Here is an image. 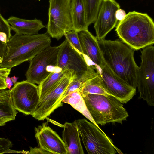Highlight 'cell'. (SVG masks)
Returning <instances> with one entry per match:
<instances>
[{
  "instance_id": "9c48e42d",
  "label": "cell",
  "mask_w": 154,
  "mask_h": 154,
  "mask_svg": "<svg viewBox=\"0 0 154 154\" xmlns=\"http://www.w3.org/2000/svg\"><path fill=\"white\" fill-rule=\"evenodd\" d=\"M60 45L48 46L30 61L25 76L28 81L39 85L51 72L53 66H56Z\"/></svg>"
},
{
  "instance_id": "8992f818",
  "label": "cell",
  "mask_w": 154,
  "mask_h": 154,
  "mask_svg": "<svg viewBox=\"0 0 154 154\" xmlns=\"http://www.w3.org/2000/svg\"><path fill=\"white\" fill-rule=\"evenodd\" d=\"M87 59L66 39L60 45L57 66L70 71L75 78L83 82L97 73L96 68Z\"/></svg>"
},
{
  "instance_id": "ba28073f",
  "label": "cell",
  "mask_w": 154,
  "mask_h": 154,
  "mask_svg": "<svg viewBox=\"0 0 154 154\" xmlns=\"http://www.w3.org/2000/svg\"><path fill=\"white\" fill-rule=\"evenodd\" d=\"M71 0H49L47 32L60 40L65 33L73 30L70 12Z\"/></svg>"
},
{
  "instance_id": "277c9868",
  "label": "cell",
  "mask_w": 154,
  "mask_h": 154,
  "mask_svg": "<svg viewBox=\"0 0 154 154\" xmlns=\"http://www.w3.org/2000/svg\"><path fill=\"white\" fill-rule=\"evenodd\" d=\"M82 96L88 112L97 125L114 122L122 124L129 116L122 103L112 96L89 94Z\"/></svg>"
},
{
  "instance_id": "5b68a950",
  "label": "cell",
  "mask_w": 154,
  "mask_h": 154,
  "mask_svg": "<svg viewBox=\"0 0 154 154\" xmlns=\"http://www.w3.org/2000/svg\"><path fill=\"white\" fill-rule=\"evenodd\" d=\"M79 135L89 154L122 153L99 127L85 119L75 120Z\"/></svg>"
},
{
  "instance_id": "5bb4252c",
  "label": "cell",
  "mask_w": 154,
  "mask_h": 154,
  "mask_svg": "<svg viewBox=\"0 0 154 154\" xmlns=\"http://www.w3.org/2000/svg\"><path fill=\"white\" fill-rule=\"evenodd\" d=\"M35 131L39 147L52 154H68L62 139L46 122L35 127Z\"/></svg>"
},
{
  "instance_id": "4dcf8cb0",
  "label": "cell",
  "mask_w": 154,
  "mask_h": 154,
  "mask_svg": "<svg viewBox=\"0 0 154 154\" xmlns=\"http://www.w3.org/2000/svg\"><path fill=\"white\" fill-rule=\"evenodd\" d=\"M6 83L7 88L9 89H10L13 84L11 78L8 76L7 77L6 79Z\"/></svg>"
},
{
  "instance_id": "4fadbf2b",
  "label": "cell",
  "mask_w": 154,
  "mask_h": 154,
  "mask_svg": "<svg viewBox=\"0 0 154 154\" xmlns=\"http://www.w3.org/2000/svg\"><path fill=\"white\" fill-rule=\"evenodd\" d=\"M120 8L115 0H103L94 22V28L97 40L104 39L107 35L116 26L118 22L116 11Z\"/></svg>"
},
{
  "instance_id": "d6a6232c",
  "label": "cell",
  "mask_w": 154,
  "mask_h": 154,
  "mask_svg": "<svg viewBox=\"0 0 154 154\" xmlns=\"http://www.w3.org/2000/svg\"><path fill=\"white\" fill-rule=\"evenodd\" d=\"M11 78L13 83L14 84H15L17 82V78L15 76H14L11 77Z\"/></svg>"
},
{
  "instance_id": "cb8c5ba5",
  "label": "cell",
  "mask_w": 154,
  "mask_h": 154,
  "mask_svg": "<svg viewBox=\"0 0 154 154\" xmlns=\"http://www.w3.org/2000/svg\"><path fill=\"white\" fill-rule=\"evenodd\" d=\"M103 0H82L84 6L86 21L88 26L95 22Z\"/></svg>"
},
{
  "instance_id": "9a60e30c",
  "label": "cell",
  "mask_w": 154,
  "mask_h": 154,
  "mask_svg": "<svg viewBox=\"0 0 154 154\" xmlns=\"http://www.w3.org/2000/svg\"><path fill=\"white\" fill-rule=\"evenodd\" d=\"M78 36L83 54L100 72L106 63L97 39L88 29L79 32Z\"/></svg>"
},
{
  "instance_id": "3957f363",
  "label": "cell",
  "mask_w": 154,
  "mask_h": 154,
  "mask_svg": "<svg viewBox=\"0 0 154 154\" xmlns=\"http://www.w3.org/2000/svg\"><path fill=\"white\" fill-rule=\"evenodd\" d=\"M49 36L47 32L32 35L15 33L6 43V50L0 67L11 68L30 61L50 46Z\"/></svg>"
},
{
  "instance_id": "6da1fadb",
  "label": "cell",
  "mask_w": 154,
  "mask_h": 154,
  "mask_svg": "<svg viewBox=\"0 0 154 154\" xmlns=\"http://www.w3.org/2000/svg\"><path fill=\"white\" fill-rule=\"evenodd\" d=\"M106 65L117 75L136 88L138 66L134 58V50L118 40H98Z\"/></svg>"
},
{
  "instance_id": "30bf717a",
  "label": "cell",
  "mask_w": 154,
  "mask_h": 154,
  "mask_svg": "<svg viewBox=\"0 0 154 154\" xmlns=\"http://www.w3.org/2000/svg\"><path fill=\"white\" fill-rule=\"evenodd\" d=\"M74 78L72 75L63 77L39 100L32 116L38 121L43 120L56 109L62 106L63 94Z\"/></svg>"
},
{
  "instance_id": "f1b7e54d",
  "label": "cell",
  "mask_w": 154,
  "mask_h": 154,
  "mask_svg": "<svg viewBox=\"0 0 154 154\" xmlns=\"http://www.w3.org/2000/svg\"><path fill=\"white\" fill-rule=\"evenodd\" d=\"M30 150L29 154H51L50 152L43 149L40 147H35L32 148L30 147Z\"/></svg>"
},
{
  "instance_id": "d4e9b609",
  "label": "cell",
  "mask_w": 154,
  "mask_h": 154,
  "mask_svg": "<svg viewBox=\"0 0 154 154\" xmlns=\"http://www.w3.org/2000/svg\"><path fill=\"white\" fill-rule=\"evenodd\" d=\"M64 36L75 50L80 54H83L77 32L73 30L65 33Z\"/></svg>"
},
{
  "instance_id": "44dd1931",
  "label": "cell",
  "mask_w": 154,
  "mask_h": 154,
  "mask_svg": "<svg viewBox=\"0 0 154 154\" xmlns=\"http://www.w3.org/2000/svg\"><path fill=\"white\" fill-rule=\"evenodd\" d=\"M62 102L70 104L91 122L98 125L95 123L88 112L79 89L69 94L63 99Z\"/></svg>"
},
{
  "instance_id": "52a82bcc",
  "label": "cell",
  "mask_w": 154,
  "mask_h": 154,
  "mask_svg": "<svg viewBox=\"0 0 154 154\" xmlns=\"http://www.w3.org/2000/svg\"><path fill=\"white\" fill-rule=\"evenodd\" d=\"M141 62L138 67L137 87L139 99L145 100L150 106H154V47L148 46L141 51Z\"/></svg>"
},
{
  "instance_id": "f546056e",
  "label": "cell",
  "mask_w": 154,
  "mask_h": 154,
  "mask_svg": "<svg viewBox=\"0 0 154 154\" xmlns=\"http://www.w3.org/2000/svg\"><path fill=\"white\" fill-rule=\"evenodd\" d=\"M126 14L125 11L124 10L120 8L116 11L115 15L117 20L119 22L123 20Z\"/></svg>"
},
{
  "instance_id": "ffe728a7",
  "label": "cell",
  "mask_w": 154,
  "mask_h": 154,
  "mask_svg": "<svg viewBox=\"0 0 154 154\" xmlns=\"http://www.w3.org/2000/svg\"><path fill=\"white\" fill-rule=\"evenodd\" d=\"M97 72L96 75L82 84L79 89L82 96L89 94L108 95L103 86L100 72Z\"/></svg>"
},
{
  "instance_id": "4316f807",
  "label": "cell",
  "mask_w": 154,
  "mask_h": 154,
  "mask_svg": "<svg viewBox=\"0 0 154 154\" xmlns=\"http://www.w3.org/2000/svg\"><path fill=\"white\" fill-rule=\"evenodd\" d=\"M11 69L0 67V90L7 88L6 79L10 74Z\"/></svg>"
},
{
  "instance_id": "2e32d148",
  "label": "cell",
  "mask_w": 154,
  "mask_h": 154,
  "mask_svg": "<svg viewBox=\"0 0 154 154\" xmlns=\"http://www.w3.org/2000/svg\"><path fill=\"white\" fill-rule=\"evenodd\" d=\"M62 132L63 141L68 154H84L80 135L75 120L72 123L66 122Z\"/></svg>"
},
{
  "instance_id": "ac0fdd59",
  "label": "cell",
  "mask_w": 154,
  "mask_h": 154,
  "mask_svg": "<svg viewBox=\"0 0 154 154\" xmlns=\"http://www.w3.org/2000/svg\"><path fill=\"white\" fill-rule=\"evenodd\" d=\"M17 113L12 102L11 90H0V126L15 120Z\"/></svg>"
},
{
  "instance_id": "d6986e66",
  "label": "cell",
  "mask_w": 154,
  "mask_h": 154,
  "mask_svg": "<svg viewBox=\"0 0 154 154\" xmlns=\"http://www.w3.org/2000/svg\"><path fill=\"white\" fill-rule=\"evenodd\" d=\"M70 12L73 29L78 33L88 29L84 6L82 0H71Z\"/></svg>"
},
{
  "instance_id": "1f68e13d",
  "label": "cell",
  "mask_w": 154,
  "mask_h": 154,
  "mask_svg": "<svg viewBox=\"0 0 154 154\" xmlns=\"http://www.w3.org/2000/svg\"><path fill=\"white\" fill-rule=\"evenodd\" d=\"M28 153L29 154V152L28 151H16V150H11L10 149L6 151L5 153Z\"/></svg>"
},
{
  "instance_id": "83f0119b",
  "label": "cell",
  "mask_w": 154,
  "mask_h": 154,
  "mask_svg": "<svg viewBox=\"0 0 154 154\" xmlns=\"http://www.w3.org/2000/svg\"><path fill=\"white\" fill-rule=\"evenodd\" d=\"M12 146V143L9 139L0 137V154L5 153Z\"/></svg>"
},
{
  "instance_id": "484cf974",
  "label": "cell",
  "mask_w": 154,
  "mask_h": 154,
  "mask_svg": "<svg viewBox=\"0 0 154 154\" xmlns=\"http://www.w3.org/2000/svg\"><path fill=\"white\" fill-rule=\"evenodd\" d=\"M83 82L76 78L74 79L70 83L64 93L63 99L69 93L76 90H79Z\"/></svg>"
},
{
  "instance_id": "603a6c76",
  "label": "cell",
  "mask_w": 154,
  "mask_h": 154,
  "mask_svg": "<svg viewBox=\"0 0 154 154\" xmlns=\"http://www.w3.org/2000/svg\"><path fill=\"white\" fill-rule=\"evenodd\" d=\"M11 28L7 20L0 14V63L6 50V43L11 37Z\"/></svg>"
},
{
  "instance_id": "7402d4cb",
  "label": "cell",
  "mask_w": 154,
  "mask_h": 154,
  "mask_svg": "<svg viewBox=\"0 0 154 154\" xmlns=\"http://www.w3.org/2000/svg\"><path fill=\"white\" fill-rule=\"evenodd\" d=\"M70 75H73L70 71L67 70L62 69L60 72H51L38 85L39 100L63 77Z\"/></svg>"
},
{
  "instance_id": "7c38bea8",
  "label": "cell",
  "mask_w": 154,
  "mask_h": 154,
  "mask_svg": "<svg viewBox=\"0 0 154 154\" xmlns=\"http://www.w3.org/2000/svg\"><path fill=\"white\" fill-rule=\"evenodd\" d=\"M103 86L109 95L126 103L135 94L136 88L116 75L106 64L100 71Z\"/></svg>"
},
{
  "instance_id": "e0dca14e",
  "label": "cell",
  "mask_w": 154,
  "mask_h": 154,
  "mask_svg": "<svg viewBox=\"0 0 154 154\" xmlns=\"http://www.w3.org/2000/svg\"><path fill=\"white\" fill-rule=\"evenodd\" d=\"M7 20L11 29L18 35H36L41 29L46 27L42 21L36 19L26 20L12 16Z\"/></svg>"
},
{
  "instance_id": "8fae6325",
  "label": "cell",
  "mask_w": 154,
  "mask_h": 154,
  "mask_svg": "<svg viewBox=\"0 0 154 154\" xmlns=\"http://www.w3.org/2000/svg\"><path fill=\"white\" fill-rule=\"evenodd\" d=\"M15 109L26 115H32L39 100L38 86L27 80L16 82L11 89Z\"/></svg>"
},
{
  "instance_id": "7a4b0ae2",
  "label": "cell",
  "mask_w": 154,
  "mask_h": 154,
  "mask_svg": "<svg viewBox=\"0 0 154 154\" xmlns=\"http://www.w3.org/2000/svg\"><path fill=\"white\" fill-rule=\"evenodd\" d=\"M116 27L119 38L134 50L154 44V23L146 13L129 12Z\"/></svg>"
}]
</instances>
